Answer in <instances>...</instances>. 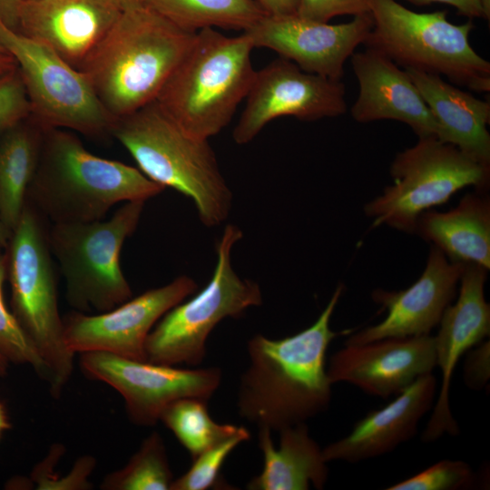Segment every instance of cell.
Instances as JSON below:
<instances>
[{
	"label": "cell",
	"mask_w": 490,
	"mask_h": 490,
	"mask_svg": "<svg viewBox=\"0 0 490 490\" xmlns=\"http://www.w3.org/2000/svg\"><path fill=\"white\" fill-rule=\"evenodd\" d=\"M344 291L339 283L316 321L292 336L261 334L247 344L250 364L240 377L237 408L259 428L277 431L325 412L331 401L326 354L339 334L330 319Z\"/></svg>",
	"instance_id": "1"
},
{
	"label": "cell",
	"mask_w": 490,
	"mask_h": 490,
	"mask_svg": "<svg viewBox=\"0 0 490 490\" xmlns=\"http://www.w3.org/2000/svg\"><path fill=\"white\" fill-rule=\"evenodd\" d=\"M195 34L144 5L124 9L79 70L116 121L157 100Z\"/></svg>",
	"instance_id": "2"
},
{
	"label": "cell",
	"mask_w": 490,
	"mask_h": 490,
	"mask_svg": "<svg viewBox=\"0 0 490 490\" xmlns=\"http://www.w3.org/2000/svg\"><path fill=\"white\" fill-rule=\"evenodd\" d=\"M163 191L138 168L96 156L76 135L49 129L26 201L52 224L90 222L120 202L146 201Z\"/></svg>",
	"instance_id": "3"
},
{
	"label": "cell",
	"mask_w": 490,
	"mask_h": 490,
	"mask_svg": "<svg viewBox=\"0 0 490 490\" xmlns=\"http://www.w3.org/2000/svg\"><path fill=\"white\" fill-rule=\"evenodd\" d=\"M111 133L150 180L191 199L202 224L227 220L233 196L209 140L187 133L156 101L116 120Z\"/></svg>",
	"instance_id": "4"
},
{
	"label": "cell",
	"mask_w": 490,
	"mask_h": 490,
	"mask_svg": "<svg viewBox=\"0 0 490 490\" xmlns=\"http://www.w3.org/2000/svg\"><path fill=\"white\" fill-rule=\"evenodd\" d=\"M249 36L215 28L196 32L188 53L156 102L190 135L209 140L224 129L247 97L256 71Z\"/></svg>",
	"instance_id": "5"
},
{
	"label": "cell",
	"mask_w": 490,
	"mask_h": 490,
	"mask_svg": "<svg viewBox=\"0 0 490 490\" xmlns=\"http://www.w3.org/2000/svg\"><path fill=\"white\" fill-rule=\"evenodd\" d=\"M47 220L26 201L5 248L11 311L44 362L49 393L59 398L74 371L58 308L57 270Z\"/></svg>",
	"instance_id": "6"
},
{
	"label": "cell",
	"mask_w": 490,
	"mask_h": 490,
	"mask_svg": "<svg viewBox=\"0 0 490 490\" xmlns=\"http://www.w3.org/2000/svg\"><path fill=\"white\" fill-rule=\"evenodd\" d=\"M373 27L366 47L404 69L445 75L455 85L490 91V63L469 43L471 20L455 24L446 11L416 13L396 0H368Z\"/></svg>",
	"instance_id": "7"
},
{
	"label": "cell",
	"mask_w": 490,
	"mask_h": 490,
	"mask_svg": "<svg viewBox=\"0 0 490 490\" xmlns=\"http://www.w3.org/2000/svg\"><path fill=\"white\" fill-rule=\"evenodd\" d=\"M144 203L123 202L107 220L49 225L50 250L65 282V299L74 310L102 313L132 298L121 252L137 229Z\"/></svg>",
	"instance_id": "8"
},
{
	"label": "cell",
	"mask_w": 490,
	"mask_h": 490,
	"mask_svg": "<svg viewBox=\"0 0 490 490\" xmlns=\"http://www.w3.org/2000/svg\"><path fill=\"white\" fill-rule=\"evenodd\" d=\"M242 238L241 230L225 226L217 243V263L208 284L193 298L169 309L155 324L145 342L146 361L197 366L206 356V341L227 318H239L262 304L258 283L241 279L231 265V250Z\"/></svg>",
	"instance_id": "9"
},
{
	"label": "cell",
	"mask_w": 490,
	"mask_h": 490,
	"mask_svg": "<svg viewBox=\"0 0 490 490\" xmlns=\"http://www.w3.org/2000/svg\"><path fill=\"white\" fill-rule=\"evenodd\" d=\"M389 172L393 183L367 202L364 212L373 227L386 225L412 234L425 211L467 186L486 191L490 182V167L436 137L418 138L414 146L398 152Z\"/></svg>",
	"instance_id": "10"
},
{
	"label": "cell",
	"mask_w": 490,
	"mask_h": 490,
	"mask_svg": "<svg viewBox=\"0 0 490 490\" xmlns=\"http://www.w3.org/2000/svg\"><path fill=\"white\" fill-rule=\"evenodd\" d=\"M0 46L22 76L31 116L43 129H69L87 136L111 132L115 119L103 107L88 78L45 44L0 21Z\"/></svg>",
	"instance_id": "11"
},
{
	"label": "cell",
	"mask_w": 490,
	"mask_h": 490,
	"mask_svg": "<svg viewBox=\"0 0 490 490\" xmlns=\"http://www.w3.org/2000/svg\"><path fill=\"white\" fill-rule=\"evenodd\" d=\"M79 366L87 378L115 389L124 400L129 420L142 426L156 425L162 411L178 399L209 401L222 378L215 367L184 369L100 351L81 353Z\"/></svg>",
	"instance_id": "12"
},
{
	"label": "cell",
	"mask_w": 490,
	"mask_h": 490,
	"mask_svg": "<svg viewBox=\"0 0 490 490\" xmlns=\"http://www.w3.org/2000/svg\"><path fill=\"white\" fill-rule=\"evenodd\" d=\"M346 111L345 86L341 81L307 73L279 56L256 71L246 107L232 136L236 143L246 144L267 123L280 116L316 121L339 116Z\"/></svg>",
	"instance_id": "13"
},
{
	"label": "cell",
	"mask_w": 490,
	"mask_h": 490,
	"mask_svg": "<svg viewBox=\"0 0 490 490\" xmlns=\"http://www.w3.org/2000/svg\"><path fill=\"white\" fill-rule=\"evenodd\" d=\"M197 289L194 279L181 275L105 312L73 309L63 317L66 346L74 355L100 351L146 361L145 342L151 330L169 309Z\"/></svg>",
	"instance_id": "14"
},
{
	"label": "cell",
	"mask_w": 490,
	"mask_h": 490,
	"mask_svg": "<svg viewBox=\"0 0 490 490\" xmlns=\"http://www.w3.org/2000/svg\"><path fill=\"white\" fill-rule=\"evenodd\" d=\"M372 27L370 14L338 24L297 15H266L243 33L254 48L271 49L307 73L341 81L347 59L364 44Z\"/></svg>",
	"instance_id": "15"
},
{
	"label": "cell",
	"mask_w": 490,
	"mask_h": 490,
	"mask_svg": "<svg viewBox=\"0 0 490 490\" xmlns=\"http://www.w3.org/2000/svg\"><path fill=\"white\" fill-rule=\"evenodd\" d=\"M488 270L465 264L459 280L457 299L444 311L438 332L434 336L436 367L442 382L435 406L422 433L425 443L444 435H459V426L450 409L449 392L454 370L461 357L490 335V305L485 297Z\"/></svg>",
	"instance_id": "16"
},
{
	"label": "cell",
	"mask_w": 490,
	"mask_h": 490,
	"mask_svg": "<svg viewBox=\"0 0 490 490\" xmlns=\"http://www.w3.org/2000/svg\"><path fill=\"white\" fill-rule=\"evenodd\" d=\"M436 368L434 336L386 338L345 345L329 358L332 384L346 382L382 398L397 396Z\"/></svg>",
	"instance_id": "17"
},
{
	"label": "cell",
	"mask_w": 490,
	"mask_h": 490,
	"mask_svg": "<svg viewBox=\"0 0 490 490\" xmlns=\"http://www.w3.org/2000/svg\"><path fill=\"white\" fill-rule=\"evenodd\" d=\"M464 267L431 245L425 269L411 286L398 291L377 289L372 292V299L387 310L386 318L353 333L345 345L430 334L456 296Z\"/></svg>",
	"instance_id": "18"
},
{
	"label": "cell",
	"mask_w": 490,
	"mask_h": 490,
	"mask_svg": "<svg viewBox=\"0 0 490 490\" xmlns=\"http://www.w3.org/2000/svg\"><path fill=\"white\" fill-rule=\"evenodd\" d=\"M122 11L119 0H24L17 31L80 69Z\"/></svg>",
	"instance_id": "19"
},
{
	"label": "cell",
	"mask_w": 490,
	"mask_h": 490,
	"mask_svg": "<svg viewBox=\"0 0 490 490\" xmlns=\"http://www.w3.org/2000/svg\"><path fill=\"white\" fill-rule=\"evenodd\" d=\"M359 94L351 107L356 122L395 120L407 124L418 138L444 141V131L407 71L380 52L366 47L351 56Z\"/></svg>",
	"instance_id": "20"
},
{
	"label": "cell",
	"mask_w": 490,
	"mask_h": 490,
	"mask_svg": "<svg viewBox=\"0 0 490 490\" xmlns=\"http://www.w3.org/2000/svg\"><path fill=\"white\" fill-rule=\"evenodd\" d=\"M436 387L432 373L419 377L384 407L368 412L346 436L324 447V459L355 464L392 452L416 436L435 403Z\"/></svg>",
	"instance_id": "21"
},
{
	"label": "cell",
	"mask_w": 490,
	"mask_h": 490,
	"mask_svg": "<svg viewBox=\"0 0 490 490\" xmlns=\"http://www.w3.org/2000/svg\"><path fill=\"white\" fill-rule=\"evenodd\" d=\"M444 131V142L490 167V103L463 91L441 75L405 69Z\"/></svg>",
	"instance_id": "22"
},
{
	"label": "cell",
	"mask_w": 490,
	"mask_h": 490,
	"mask_svg": "<svg viewBox=\"0 0 490 490\" xmlns=\"http://www.w3.org/2000/svg\"><path fill=\"white\" fill-rule=\"evenodd\" d=\"M414 233L439 249L454 262L490 269V197L475 191L447 211L422 213Z\"/></svg>",
	"instance_id": "23"
},
{
	"label": "cell",
	"mask_w": 490,
	"mask_h": 490,
	"mask_svg": "<svg viewBox=\"0 0 490 490\" xmlns=\"http://www.w3.org/2000/svg\"><path fill=\"white\" fill-rule=\"evenodd\" d=\"M279 444L275 447L271 431L259 428V447L263 455V468L247 485L250 490H320L328 478V462L322 448L309 436L304 423L279 431Z\"/></svg>",
	"instance_id": "24"
},
{
	"label": "cell",
	"mask_w": 490,
	"mask_h": 490,
	"mask_svg": "<svg viewBox=\"0 0 490 490\" xmlns=\"http://www.w3.org/2000/svg\"><path fill=\"white\" fill-rule=\"evenodd\" d=\"M27 120L0 135V219L12 231L26 204L44 132Z\"/></svg>",
	"instance_id": "25"
},
{
	"label": "cell",
	"mask_w": 490,
	"mask_h": 490,
	"mask_svg": "<svg viewBox=\"0 0 490 490\" xmlns=\"http://www.w3.org/2000/svg\"><path fill=\"white\" fill-rule=\"evenodd\" d=\"M142 5L191 33L220 27L245 31L266 15L256 0H141Z\"/></svg>",
	"instance_id": "26"
},
{
	"label": "cell",
	"mask_w": 490,
	"mask_h": 490,
	"mask_svg": "<svg viewBox=\"0 0 490 490\" xmlns=\"http://www.w3.org/2000/svg\"><path fill=\"white\" fill-rule=\"evenodd\" d=\"M160 421L192 459L222 441L249 432L242 426L215 422L208 411V401L197 397H183L171 403L162 411Z\"/></svg>",
	"instance_id": "27"
},
{
	"label": "cell",
	"mask_w": 490,
	"mask_h": 490,
	"mask_svg": "<svg viewBox=\"0 0 490 490\" xmlns=\"http://www.w3.org/2000/svg\"><path fill=\"white\" fill-rule=\"evenodd\" d=\"M173 479L163 439L153 431L124 466L103 477L100 489L170 490Z\"/></svg>",
	"instance_id": "28"
},
{
	"label": "cell",
	"mask_w": 490,
	"mask_h": 490,
	"mask_svg": "<svg viewBox=\"0 0 490 490\" xmlns=\"http://www.w3.org/2000/svg\"><path fill=\"white\" fill-rule=\"evenodd\" d=\"M7 258L0 247V353L9 363L32 367L41 379H44L45 368L34 348L30 343L4 297L6 280Z\"/></svg>",
	"instance_id": "29"
},
{
	"label": "cell",
	"mask_w": 490,
	"mask_h": 490,
	"mask_svg": "<svg viewBox=\"0 0 490 490\" xmlns=\"http://www.w3.org/2000/svg\"><path fill=\"white\" fill-rule=\"evenodd\" d=\"M250 436V432L232 436L193 458L190 468L173 479L170 490H206L224 486L220 479L221 466L229 455Z\"/></svg>",
	"instance_id": "30"
},
{
	"label": "cell",
	"mask_w": 490,
	"mask_h": 490,
	"mask_svg": "<svg viewBox=\"0 0 490 490\" xmlns=\"http://www.w3.org/2000/svg\"><path fill=\"white\" fill-rule=\"evenodd\" d=\"M475 482L476 476L469 464L444 459L386 490H460L472 488Z\"/></svg>",
	"instance_id": "31"
},
{
	"label": "cell",
	"mask_w": 490,
	"mask_h": 490,
	"mask_svg": "<svg viewBox=\"0 0 490 490\" xmlns=\"http://www.w3.org/2000/svg\"><path fill=\"white\" fill-rule=\"evenodd\" d=\"M31 113L18 67L0 75V135L27 120Z\"/></svg>",
	"instance_id": "32"
},
{
	"label": "cell",
	"mask_w": 490,
	"mask_h": 490,
	"mask_svg": "<svg viewBox=\"0 0 490 490\" xmlns=\"http://www.w3.org/2000/svg\"><path fill=\"white\" fill-rule=\"evenodd\" d=\"M370 14L368 0H299L297 15L328 23L338 15Z\"/></svg>",
	"instance_id": "33"
},
{
	"label": "cell",
	"mask_w": 490,
	"mask_h": 490,
	"mask_svg": "<svg viewBox=\"0 0 490 490\" xmlns=\"http://www.w3.org/2000/svg\"><path fill=\"white\" fill-rule=\"evenodd\" d=\"M466 385L473 390H482L490 378V342L483 340L468 350L463 368Z\"/></svg>",
	"instance_id": "34"
},
{
	"label": "cell",
	"mask_w": 490,
	"mask_h": 490,
	"mask_svg": "<svg viewBox=\"0 0 490 490\" xmlns=\"http://www.w3.org/2000/svg\"><path fill=\"white\" fill-rule=\"evenodd\" d=\"M416 5H428L433 3L446 4L454 6L458 15L470 19H485L482 5L479 0H407Z\"/></svg>",
	"instance_id": "35"
},
{
	"label": "cell",
	"mask_w": 490,
	"mask_h": 490,
	"mask_svg": "<svg viewBox=\"0 0 490 490\" xmlns=\"http://www.w3.org/2000/svg\"><path fill=\"white\" fill-rule=\"evenodd\" d=\"M271 16L297 15L299 0H256Z\"/></svg>",
	"instance_id": "36"
},
{
	"label": "cell",
	"mask_w": 490,
	"mask_h": 490,
	"mask_svg": "<svg viewBox=\"0 0 490 490\" xmlns=\"http://www.w3.org/2000/svg\"><path fill=\"white\" fill-rule=\"evenodd\" d=\"M24 0H0V21L12 30L18 29V17Z\"/></svg>",
	"instance_id": "37"
},
{
	"label": "cell",
	"mask_w": 490,
	"mask_h": 490,
	"mask_svg": "<svg viewBox=\"0 0 490 490\" xmlns=\"http://www.w3.org/2000/svg\"><path fill=\"white\" fill-rule=\"evenodd\" d=\"M17 67L15 58L8 53H0V75Z\"/></svg>",
	"instance_id": "38"
},
{
	"label": "cell",
	"mask_w": 490,
	"mask_h": 490,
	"mask_svg": "<svg viewBox=\"0 0 490 490\" xmlns=\"http://www.w3.org/2000/svg\"><path fill=\"white\" fill-rule=\"evenodd\" d=\"M11 427L4 404L0 401V439L3 433Z\"/></svg>",
	"instance_id": "39"
},
{
	"label": "cell",
	"mask_w": 490,
	"mask_h": 490,
	"mask_svg": "<svg viewBox=\"0 0 490 490\" xmlns=\"http://www.w3.org/2000/svg\"><path fill=\"white\" fill-rule=\"evenodd\" d=\"M12 230L0 219V247L5 248L10 238Z\"/></svg>",
	"instance_id": "40"
},
{
	"label": "cell",
	"mask_w": 490,
	"mask_h": 490,
	"mask_svg": "<svg viewBox=\"0 0 490 490\" xmlns=\"http://www.w3.org/2000/svg\"><path fill=\"white\" fill-rule=\"evenodd\" d=\"M123 10L124 9H130V8H135L142 5L141 0H119Z\"/></svg>",
	"instance_id": "41"
},
{
	"label": "cell",
	"mask_w": 490,
	"mask_h": 490,
	"mask_svg": "<svg viewBox=\"0 0 490 490\" xmlns=\"http://www.w3.org/2000/svg\"><path fill=\"white\" fill-rule=\"evenodd\" d=\"M8 364V360L0 353V377L6 375Z\"/></svg>",
	"instance_id": "42"
},
{
	"label": "cell",
	"mask_w": 490,
	"mask_h": 490,
	"mask_svg": "<svg viewBox=\"0 0 490 490\" xmlns=\"http://www.w3.org/2000/svg\"><path fill=\"white\" fill-rule=\"evenodd\" d=\"M482 5L485 19L489 20L490 17V0H479Z\"/></svg>",
	"instance_id": "43"
},
{
	"label": "cell",
	"mask_w": 490,
	"mask_h": 490,
	"mask_svg": "<svg viewBox=\"0 0 490 490\" xmlns=\"http://www.w3.org/2000/svg\"><path fill=\"white\" fill-rule=\"evenodd\" d=\"M0 53H6L5 50L0 46Z\"/></svg>",
	"instance_id": "44"
}]
</instances>
